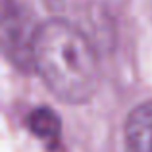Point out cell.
Wrapping results in <instances>:
<instances>
[{
    "instance_id": "1",
    "label": "cell",
    "mask_w": 152,
    "mask_h": 152,
    "mask_svg": "<svg viewBox=\"0 0 152 152\" xmlns=\"http://www.w3.org/2000/svg\"><path fill=\"white\" fill-rule=\"evenodd\" d=\"M33 69L50 93L67 104L89 102L98 87V60L89 39L64 19L39 25Z\"/></svg>"
},
{
    "instance_id": "2",
    "label": "cell",
    "mask_w": 152,
    "mask_h": 152,
    "mask_svg": "<svg viewBox=\"0 0 152 152\" xmlns=\"http://www.w3.org/2000/svg\"><path fill=\"white\" fill-rule=\"evenodd\" d=\"M39 27L33 25L29 10L18 0L2 4V46L6 58L21 71L33 69V42Z\"/></svg>"
},
{
    "instance_id": "3",
    "label": "cell",
    "mask_w": 152,
    "mask_h": 152,
    "mask_svg": "<svg viewBox=\"0 0 152 152\" xmlns=\"http://www.w3.org/2000/svg\"><path fill=\"white\" fill-rule=\"evenodd\" d=\"M125 152H152V102H142L125 119Z\"/></svg>"
},
{
    "instance_id": "4",
    "label": "cell",
    "mask_w": 152,
    "mask_h": 152,
    "mask_svg": "<svg viewBox=\"0 0 152 152\" xmlns=\"http://www.w3.org/2000/svg\"><path fill=\"white\" fill-rule=\"evenodd\" d=\"M29 131L35 135L37 139H41L48 148H56L60 145V133H62V123L60 118L54 110L50 108H35L27 114L25 119Z\"/></svg>"
}]
</instances>
